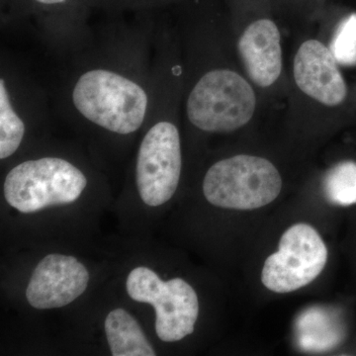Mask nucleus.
I'll list each match as a JSON object with an SVG mask.
<instances>
[{
	"label": "nucleus",
	"instance_id": "f257e3e1",
	"mask_svg": "<svg viewBox=\"0 0 356 356\" xmlns=\"http://www.w3.org/2000/svg\"><path fill=\"white\" fill-rule=\"evenodd\" d=\"M153 35L115 33L102 48L79 58L67 83L70 113L118 136L146 126L156 96L158 64L151 57Z\"/></svg>",
	"mask_w": 356,
	"mask_h": 356
},
{
	"label": "nucleus",
	"instance_id": "f03ea898",
	"mask_svg": "<svg viewBox=\"0 0 356 356\" xmlns=\"http://www.w3.org/2000/svg\"><path fill=\"white\" fill-rule=\"evenodd\" d=\"M165 115L159 91L158 65L153 108L136 161V184L140 197L152 207L163 205L172 199L181 175L179 130L177 124Z\"/></svg>",
	"mask_w": 356,
	"mask_h": 356
},
{
	"label": "nucleus",
	"instance_id": "7ed1b4c3",
	"mask_svg": "<svg viewBox=\"0 0 356 356\" xmlns=\"http://www.w3.org/2000/svg\"><path fill=\"white\" fill-rule=\"evenodd\" d=\"M257 97L242 76L228 69L208 70L199 77L185 103L191 125L206 133H229L254 116Z\"/></svg>",
	"mask_w": 356,
	"mask_h": 356
},
{
	"label": "nucleus",
	"instance_id": "20e7f679",
	"mask_svg": "<svg viewBox=\"0 0 356 356\" xmlns=\"http://www.w3.org/2000/svg\"><path fill=\"white\" fill-rule=\"evenodd\" d=\"M88 178L67 159L44 156L23 161L7 173L4 197L21 213H34L74 202L83 194Z\"/></svg>",
	"mask_w": 356,
	"mask_h": 356
},
{
	"label": "nucleus",
	"instance_id": "39448f33",
	"mask_svg": "<svg viewBox=\"0 0 356 356\" xmlns=\"http://www.w3.org/2000/svg\"><path fill=\"white\" fill-rule=\"evenodd\" d=\"M282 189L277 168L259 156L238 154L214 163L206 172L203 193L225 209L254 210L273 202Z\"/></svg>",
	"mask_w": 356,
	"mask_h": 356
},
{
	"label": "nucleus",
	"instance_id": "423d86ee",
	"mask_svg": "<svg viewBox=\"0 0 356 356\" xmlns=\"http://www.w3.org/2000/svg\"><path fill=\"white\" fill-rule=\"evenodd\" d=\"M126 287L131 299L154 307L156 332L161 341L175 343L194 332L199 301L195 290L186 281H163L152 269L139 266L129 273Z\"/></svg>",
	"mask_w": 356,
	"mask_h": 356
},
{
	"label": "nucleus",
	"instance_id": "0eeeda50",
	"mask_svg": "<svg viewBox=\"0 0 356 356\" xmlns=\"http://www.w3.org/2000/svg\"><path fill=\"white\" fill-rule=\"evenodd\" d=\"M327 248L317 231L307 224L293 225L280 238L278 252L264 262L261 281L275 293L296 291L324 270Z\"/></svg>",
	"mask_w": 356,
	"mask_h": 356
},
{
	"label": "nucleus",
	"instance_id": "6e6552de",
	"mask_svg": "<svg viewBox=\"0 0 356 356\" xmlns=\"http://www.w3.org/2000/svg\"><path fill=\"white\" fill-rule=\"evenodd\" d=\"M46 115L44 97L13 67L2 63L0 76V159L19 149L28 131L29 117Z\"/></svg>",
	"mask_w": 356,
	"mask_h": 356
},
{
	"label": "nucleus",
	"instance_id": "1a4fd4ad",
	"mask_svg": "<svg viewBox=\"0 0 356 356\" xmlns=\"http://www.w3.org/2000/svg\"><path fill=\"white\" fill-rule=\"evenodd\" d=\"M88 282V269L76 257L49 254L35 268L26 297L39 310L60 308L83 294Z\"/></svg>",
	"mask_w": 356,
	"mask_h": 356
},
{
	"label": "nucleus",
	"instance_id": "9d476101",
	"mask_svg": "<svg viewBox=\"0 0 356 356\" xmlns=\"http://www.w3.org/2000/svg\"><path fill=\"white\" fill-rule=\"evenodd\" d=\"M337 64L330 48L317 40H308L295 56V83L318 102L337 106L348 95V86Z\"/></svg>",
	"mask_w": 356,
	"mask_h": 356
},
{
	"label": "nucleus",
	"instance_id": "9b49d317",
	"mask_svg": "<svg viewBox=\"0 0 356 356\" xmlns=\"http://www.w3.org/2000/svg\"><path fill=\"white\" fill-rule=\"evenodd\" d=\"M238 49L248 76L257 86L268 88L280 79L282 49L280 32L273 21L252 23L238 40Z\"/></svg>",
	"mask_w": 356,
	"mask_h": 356
},
{
	"label": "nucleus",
	"instance_id": "f8f14e48",
	"mask_svg": "<svg viewBox=\"0 0 356 356\" xmlns=\"http://www.w3.org/2000/svg\"><path fill=\"white\" fill-rule=\"evenodd\" d=\"M297 343L305 351L332 350L343 341L346 329L337 312L312 307L299 316L295 325Z\"/></svg>",
	"mask_w": 356,
	"mask_h": 356
},
{
	"label": "nucleus",
	"instance_id": "ddd939ff",
	"mask_svg": "<svg viewBox=\"0 0 356 356\" xmlns=\"http://www.w3.org/2000/svg\"><path fill=\"white\" fill-rule=\"evenodd\" d=\"M105 332L113 356L156 355L139 323L123 309H115L107 315Z\"/></svg>",
	"mask_w": 356,
	"mask_h": 356
},
{
	"label": "nucleus",
	"instance_id": "4468645a",
	"mask_svg": "<svg viewBox=\"0 0 356 356\" xmlns=\"http://www.w3.org/2000/svg\"><path fill=\"white\" fill-rule=\"evenodd\" d=\"M327 200L339 206L356 203V163L343 161L327 172L324 181Z\"/></svg>",
	"mask_w": 356,
	"mask_h": 356
},
{
	"label": "nucleus",
	"instance_id": "2eb2a0df",
	"mask_svg": "<svg viewBox=\"0 0 356 356\" xmlns=\"http://www.w3.org/2000/svg\"><path fill=\"white\" fill-rule=\"evenodd\" d=\"M330 50L339 65H356V13L350 14L339 23Z\"/></svg>",
	"mask_w": 356,
	"mask_h": 356
},
{
	"label": "nucleus",
	"instance_id": "dca6fc26",
	"mask_svg": "<svg viewBox=\"0 0 356 356\" xmlns=\"http://www.w3.org/2000/svg\"><path fill=\"white\" fill-rule=\"evenodd\" d=\"M33 1L47 10H60V7L69 3L70 0H33Z\"/></svg>",
	"mask_w": 356,
	"mask_h": 356
}]
</instances>
